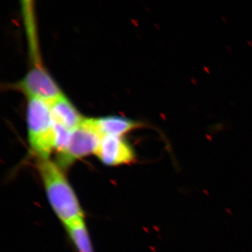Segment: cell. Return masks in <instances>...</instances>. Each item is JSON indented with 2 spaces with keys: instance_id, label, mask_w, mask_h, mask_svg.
I'll return each instance as SVG.
<instances>
[{
  "instance_id": "cell-1",
  "label": "cell",
  "mask_w": 252,
  "mask_h": 252,
  "mask_svg": "<svg viewBox=\"0 0 252 252\" xmlns=\"http://www.w3.org/2000/svg\"><path fill=\"white\" fill-rule=\"evenodd\" d=\"M38 168L48 200L64 225L84 218L77 195L63 174L62 168L49 159H40Z\"/></svg>"
},
{
  "instance_id": "cell-2",
  "label": "cell",
  "mask_w": 252,
  "mask_h": 252,
  "mask_svg": "<svg viewBox=\"0 0 252 252\" xmlns=\"http://www.w3.org/2000/svg\"><path fill=\"white\" fill-rule=\"evenodd\" d=\"M27 122L32 150L40 159H49L55 149L54 120L50 103L43 99L29 97Z\"/></svg>"
},
{
  "instance_id": "cell-3",
  "label": "cell",
  "mask_w": 252,
  "mask_h": 252,
  "mask_svg": "<svg viewBox=\"0 0 252 252\" xmlns=\"http://www.w3.org/2000/svg\"><path fill=\"white\" fill-rule=\"evenodd\" d=\"M102 136L97 130L94 119H85L72 132L66 148L58 153V165L67 167L81 158L95 152Z\"/></svg>"
},
{
  "instance_id": "cell-4",
  "label": "cell",
  "mask_w": 252,
  "mask_h": 252,
  "mask_svg": "<svg viewBox=\"0 0 252 252\" xmlns=\"http://www.w3.org/2000/svg\"><path fill=\"white\" fill-rule=\"evenodd\" d=\"M16 88L29 97H36L51 103L63 95L61 89L53 78L41 66L32 67Z\"/></svg>"
},
{
  "instance_id": "cell-5",
  "label": "cell",
  "mask_w": 252,
  "mask_h": 252,
  "mask_svg": "<svg viewBox=\"0 0 252 252\" xmlns=\"http://www.w3.org/2000/svg\"><path fill=\"white\" fill-rule=\"evenodd\" d=\"M100 161L110 166L130 163L135 160L133 149L122 136L104 135L95 152Z\"/></svg>"
},
{
  "instance_id": "cell-6",
  "label": "cell",
  "mask_w": 252,
  "mask_h": 252,
  "mask_svg": "<svg viewBox=\"0 0 252 252\" xmlns=\"http://www.w3.org/2000/svg\"><path fill=\"white\" fill-rule=\"evenodd\" d=\"M50 107L53 120L68 130H74L85 119L64 94L51 102Z\"/></svg>"
},
{
  "instance_id": "cell-7",
  "label": "cell",
  "mask_w": 252,
  "mask_h": 252,
  "mask_svg": "<svg viewBox=\"0 0 252 252\" xmlns=\"http://www.w3.org/2000/svg\"><path fill=\"white\" fill-rule=\"evenodd\" d=\"M94 124L101 135L122 136L134 129L141 127L140 123L127 118L109 116L94 119Z\"/></svg>"
},
{
  "instance_id": "cell-8",
  "label": "cell",
  "mask_w": 252,
  "mask_h": 252,
  "mask_svg": "<svg viewBox=\"0 0 252 252\" xmlns=\"http://www.w3.org/2000/svg\"><path fill=\"white\" fill-rule=\"evenodd\" d=\"M68 234L79 252H94L90 237L84 218L65 225Z\"/></svg>"
},
{
  "instance_id": "cell-9",
  "label": "cell",
  "mask_w": 252,
  "mask_h": 252,
  "mask_svg": "<svg viewBox=\"0 0 252 252\" xmlns=\"http://www.w3.org/2000/svg\"><path fill=\"white\" fill-rule=\"evenodd\" d=\"M72 132L64 126L54 121V147L58 153L66 148L70 140Z\"/></svg>"
}]
</instances>
